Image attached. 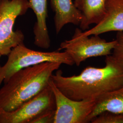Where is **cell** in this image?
<instances>
[{
    "instance_id": "6da1fadb",
    "label": "cell",
    "mask_w": 123,
    "mask_h": 123,
    "mask_svg": "<svg viewBox=\"0 0 123 123\" xmlns=\"http://www.w3.org/2000/svg\"><path fill=\"white\" fill-rule=\"evenodd\" d=\"M103 68L88 66L78 75L63 76L57 70L51 79L56 87L75 100L96 99L97 98L123 86V59L113 54L106 56Z\"/></svg>"
},
{
    "instance_id": "7a4b0ae2",
    "label": "cell",
    "mask_w": 123,
    "mask_h": 123,
    "mask_svg": "<svg viewBox=\"0 0 123 123\" xmlns=\"http://www.w3.org/2000/svg\"><path fill=\"white\" fill-rule=\"evenodd\" d=\"M61 64L45 62L18 71L0 88V112L17 109L49 84L54 72Z\"/></svg>"
},
{
    "instance_id": "3957f363",
    "label": "cell",
    "mask_w": 123,
    "mask_h": 123,
    "mask_svg": "<svg viewBox=\"0 0 123 123\" xmlns=\"http://www.w3.org/2000/svg\"><path fill=\"white\" fill-rule=\"evenodd\" d=\"M4 65H0V87L15 73L22 69L45 62H56L72 66L74 63L65 51L42 52L27 48L24 43L12 49Z\"/></svg>"
},
{
    "instance_id": "277c9868",
    "label": "cell",
    "mask_w": 123,
    "mask_h": 123,
    "mask_svg": "<svg viewBox=\"0 0 123 123\" xmlns=\"http://www.w3.org/2000/svg\"><path fill=\"white\" fill-rule=\"evenodd\" d=\"M30 8L28 0H0V54L7 56L12 49L24 43L25 36L21 30H14L17 18Z\"/></svg>"
},
{
    "instance_id": "5b68a950",
    "label": "cell",
    "mask_w": 123,
    "mask_h": 123,
    "mask_svg": "<svg viewBox=\"0 0 123 123\" xmlns=\"http://www.w3.org/2000/svg\"><path fill=\"white\" fill-rule=\"evenodd\" d=\"M115 44V40L107 42L99 35L79 36L74 33L71 39L62 43L58 50H64L74 63L79 66L90 57L111 55Z\"/></svg>"
},
{
    "instance_id": "8992f818",
    "label": "cell",
    "mask_w": 123,
    "mask_h": 123,
    "mask_svg": "<svg viewBox=\"0 0 123 123\" xmlns=\"http://www.w3.org/2000/svg\"><path fill=\"white\" fill-rule=\"evenodd\" d=\"M52 110H56V102L49 83L46 88L15 110L0 112V123H31L40 114Z\"/></svg>"
},
{
    "instance_id": "52a82bcc",
    "label": "cell",
    "mask_w": 123,
    "mask_h": 123,
    "mask_svg": "<svg viewBox=\"0 0 123 123\" xmlns=\"http://www.w3.org/2000/svg\"><path fill=\"white\" fill-rule=\"evenodd\" d=\"M49 84L53 89L56 102L53 123H87L92 113L96 99L75 100L66 96L53 84L51 79Z\"/></svg>"
},
{
    "instance_id": "ba28073f",
    "label": "cell",
    "mask_w": 123,
    "mask_h": 123,
    "mask_svg": "<svg viewBox=\"0 0 123 123\" xmlns=\"http://www.w3.org/2000/svg\"><path fill=\"white\" fill-rule=\"evenodd\" d=\"M105 6V16L101 22L84 31L77 28L74 34L79 36H90L110 31H123V0H107Z\"/></svg>"
},
{
    "instance_id": "9c48e42d",
    "label": "cell",
    "mask_w": 123,
    "mask_h": 123,
    "mask_svg": "<svg viewBox=\"0 0 123 123\" xmlns=\"http://www.w3.org/2000/svg\"><path fill=\"white\" fill-rule=\"evenodd\" d=\"M28 1L30 8L33 11L37 18L33 27L34 44L42 49H49L51 46V40L47 24L48 0Z\"/></svg>"
},
{
    "instance_id": "30bf717a",
    "label": "cell",
    "mask_w": 123,
    "mask_h": 123,
    "mask_svg": "<svg viewBox=\"0 0 123 123\" xmlns=\"http://www.w3.org/2000/svg\"><path fill=\"white\" fill-rule=\"evenodd\" d=\"M50 3L55 13L54 21L57 34L68 24L79 25L82 15L72 0H50Z\"/></svg>"
},
{
    "instance_id": "8fae6325",
    "label": "cell",
    "mask_w": 123,
    "mask_h": 123,
    "mask_svg": "<svg viewBox=\"0 0 123 123\" xmlns=\"http://www.w3.org/2000/svg\"><path fill=\"white\" fill-rule=\"evenodd\" d=\"M107 0H75L74 3L82 15L79 24L82 31L88 30L89 26L98 24L105 17Z\"/></svg>"
},
{
    "instance_id": "7c38bea8",
    "label": "cell",
    "mask_w": 123,
    "mask_h": 123,
    "mask_svg": "<svg viewBox=\"0 0 123 123\" xmlns=\"http://www.w3.org/2000/svg\"><path fill=\"white\" fill-rule=\"evenodd\" d=\"M105 111L123 114V86L97 98L94 108L88 118V123Z\"/></svg>"
},
{
    "instance_id": "4fadbf2b",
    "label": "cell",
    "mask_w": 123,
    "mask_h": 123,
    "mask_svg": "<svg viewBox=\"0 0 123 123\" xmlns=\"http://www.w3.org/2000/svg\"><path fill=\"white\" fill-rule=\"evenodd\" d=\"M92 123H123V114L105 111L91 120Z\"/></svg>"
},
{
    "instance_id": "5bb4252c",
    "label": "cell",
    "mask_w": 123,
    "mask_h": 123,
    "mask_svg": "<svg viewBox=\"0 0 123 123\" xmlns=\"http://www.w3.org/2000/svg\"><path fill=\"white\" fill-rule=\"evenodd\" d=\"M56 110L45 111L33 119L31 123H53Z\"/></svg>"
},
{
    "instance_id": "9a60e30c",
    "label": "cell",
    "mask_w": 123,
    "mask_h": 123,
    "mask_svg": "<svg viewBox=\"0 0 123 123\" xmlns=\"http://www.w3.org/2000/svg\"><path fill=\"white\" fill-rule=\"evenodd\" d=\"M116 44L113 55L118 58L123 59V31H118L116 36Z\"/></svg>"
},
{
    "instance_id": "2e32d148",
    "label": "cell",
    "mask_w": 123,
    "mask_h": 123,
    "mask_svg": "<svg viewBox=\"0 0 123 123\" xmlns=\"http://www.w3.org/2000/svg\"><path fill=\"white\" fill-rule=\"evenodd\" d=\"M1 56H2V55H1L0 54V58L1 57Z\"/></svg>"
}]
</instances>
